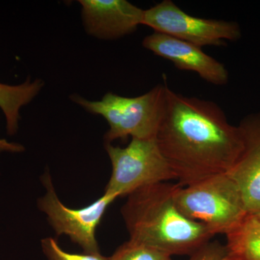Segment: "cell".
Segmentation results:
<instances>
[{
    "label": "cell",
    "instance_id": "8fae6325",
    "mask_svg": "<svg viewBox=\"0 0 260 260\" xmlns=\"http://www.w3.org/2000/svg\"><path fill=\"white\" fill-rule=\"evenodd\" d=\"M44 86L42 80L28 78L20 85H10L0 83V109L6 119L8 134L14 135L18 129L22 107L31 102Z\"/></svg>",
    "mask_w": 260,
    "mask_h": 260
},
{
    "label": "cell",
    "instance_id": "ba28073f",
    "mask_svg": "<svg viewBox=\"0 0 260 260\" xmlns=\"http://www.w3.org/2000/svg\"><path fill=\"white\" fill-rule=\"evenodd\" d=\"M143 46L157 56L172 61L178 69L198 73L208 83L216 85L228 83L229 72L225 67L194 44L154 32L144 38Z\"/></svg>",
    "mask_w": 260,
    "mask_h": 260
},
{
    "label": "cell",
    "instance_id": "6da1fadb",
    "mask_svg": "<svg viewBox=\"0 0 260 260\" xmlns=\"http://www.w3.org/2000/svg\"><path fill=\"white\" fill-rule=\"evenodd\" d=\"M155 140L181 186L229 173L246 145L243 126L232 125L215 103L169 87Z\"/></svg>",
    "mask_w": 260,
    "mask_h": 260
},
{
    "label": "cell",
    "instance_id": "e0dca14e",
    "mask_svg": "<svg viewBox=\"0 0 260 260\" xmlns=\"http://www.w3.org/2000/svg\"><path fill=\"white\" fill-rule=\"evenodd\" d=\"M255 215V216L257 217V218H259L260 220V213L256 214V215Z\"/></svg>",
    "mask_w": 260,
    "mask_h": 260
},
{
    "label": "cell",
    "instance_id": "30bf717a",
    "mask_svg": "<svg viewBox=\"0 0 260 260\" xmlns=\"http://www.w3.org/2000/svg\"><path fill=\"white\" fill-rule=\"evenodd\" d=\"M241 125L245 149L228 174L237 184L247 213L256 215L260 213V114L246 118Z\"/></svg>",
    "mask_w": 260,
    "mask_h": 260
},
{
    "label": "cell",
    "instance_id": "7a4b0ae2",
    "mask_svg": "<svg viewBox=\"0 0 260 260\" xmlns=\"http://www.w3.org/2000/svg\"><path fill=\"white\" fill-rule=\"evenodd\" d=\"M179 184L159 183L130 194L121 208L130 239L169 255H189L210 242L214 234L186 218L175 201Z\"/></svg>",
    "mask_w": 260,
    "mask_h": 260
},
{
    "label": "cell",
    "instance_id": "4fadbf2b",
    "mask_svg": "<svg viewBox=\"0 0 260 260\" xmlns=\"http://www.w3.org/2000/svg\"><path fill=\"white\" fill-rule=\"evenodd\" d=\"M109 260H173L172 256L155 248L129 240L119 246Z\"/></svg>",
    "mask_w": 260,
    "mask_h": 260
},
{
    "label": "cell",
    "instance_id": "5bb4252c",
    "mask_svg": "<svg viewBox=\"0 0 260 260\" xmlns=\"http://www.w3.org/2000/svg\"><path fill=\"white\" fill-rule=\"evenodd\" d=\"M44 254L49 260H109L101 253L97 254H73L63 250L58 242L53 238H46L42 240Z\"/></svg>",
    "mask_w": 260,
    "mask_h": 260
},
{
    "label": "cell",
    "instance_id": "52a82bcc",
    "mask_svg": "<svg viewBox=\"0 0 260 260\" xmlns=\"http://www.w3.org/2000/svg\"><path fill=\"white\" fill-rule=\"evenodd\" d=\"M42 181L46 193L38 201V206L47 215L48 221L56 236H68L72 242L82 247L84 253H100L95 231L108 207L117 197L104 192L92 204L73 209L65 206L58 198L49 172L44 173Z\"/></svg>",
    "mask_w": 260,
    "mask_h": 260
},
{
    "label": "cell",
    "instance_id": "8992f818",
    "mask_svg": "<svg viewBox=\"0 0 260 260\" xmlns=\"http://www.w3.org/2000/svg\"><path fill=\"white\" fill-rule=\"evenodd\" d=\"M142 25L200 48L225 45L226 41H237L242 36L236 22L192 16L171 0L144 10Z\"/></svg>",
    "mask_w": 260,
    "mask_h": 260
},
{
    "label": "cell",
    "instance_id": "9a60e30c",
    "mask_svg": "<svg viewBox=\"0 0 260 260\" xmlns=\"http://www.w3.org/2000/svg\"><path fill=\"white\" fill-rule=\"evenodd\" d=\"M188 260H229L225 246L218 242H209L191 254Z\"/></svg>",
    "mask_w": 260,
    "mask_h": 260
},
{
    "label": "cell",
    "instance_id": "9c48e42d",
    "mask_svg": "<svg viewBox=\"0 0 260 260\" xmlns=\"http://www.w3.org/2000/svg\"><path fill=\"white\" fill-rule=\"evenodd\" d=\"M87 32L98 39H116L142 25L144 10L126 0H80Z\"/></svg>",
    "mask_w": 260,
    "mask_h": 260
},
{
    "label": "cell",
    "instance_id": "3957f363",
    "mask_svg": "<svg viewBox=\"0 0 260 260\" xmlns=\"http://www.w3.org/2000/svg\"><path fill=\"white\" fill-rule=\"evenodd\" d=\"M167 84H159L148 93L137 97H124L107 93L99 101H90L79 95L70 99L90 114L103 116L109 129L104 135L105 144L116 140L155 138L161 121Z\"/></svg>",
    "mask_w": 260,
    "mask_h": 260
},
{
    "label": "cell",
    "instance_id": "5b68a950",
    "mask_svg": "<svg viewBox=\"0 0 260 260\" xmlns=\"http://www.w3.org/2000/svg\"><path fill=\"white\" fill-rule=\"evenodd\" d=\"M112 172L104 192L119 197L159 183L177 179L155 138H132L125 148L105 144Z\"/></svg>",
    "mask_w": 260,
    "mask_h": 260
},
{
    "label": "cell",
    "instance_id": "277c9868",
    "mask_svg": "<svg viewBox=\"0 0 260 260\" xmlns=\"http://www.w3.org/2000/svg\"><path fill=\"white\" fill-rule=\"evenodd\" d=\"M175 201L186 218L203 224L214 235L226 236L248 215L240 191L228 173L189 185L179 184Z\"/></svg>",
    "mask_w": 260,
    "mask_h": 260
},
{
    "label": "cell",
    "instance_id": "7c38bea8",
    "mask_svg": "<svg viewBox=\"0 0 260 260\" xmlns=\"http://www.w3.org/2000/svg\"><path fill=\"white\" fill-rule=\"evenodd\" d=\"M226 238L229 260H260V220L255 215L248 214Z\"/></svg>",
    "mask_w": 260,
    "mask_h": 260
},
{
    "label": "cell",
    "instance_id": "2e32d148",
    "mask_svg": "<svg viewBox=\"0 0 260 260\" xmlns=\"http://www.w3.org/2000/svg\"><path fill=\"white\" fill-rule=\"evenodd\" d=\"M23 145L17 143H12L3 138H0V152L10 153H20L24 150Z\"/></svg>",
    "mask_w": 260,
    "mask_h": 260
}]
</instances>
